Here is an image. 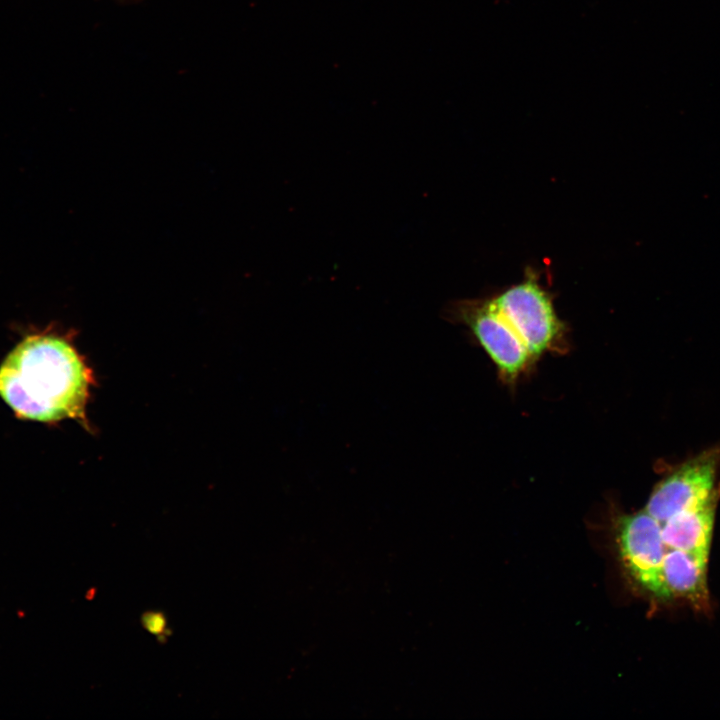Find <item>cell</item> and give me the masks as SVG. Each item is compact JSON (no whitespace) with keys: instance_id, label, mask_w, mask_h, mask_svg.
<instances>
[{"instance_id":"6","label":"cell","mask_w":720,"mask_h":720,"mask_svg":"<svg viewBox=\"0 0 720 720\" xmlns=\"http://www.w3.org/2000/svg\"><path fill=\"white\" fill-rule=\"evenodd\" d=\"M718 496L719 491L705 504L678 513L661 523L662 538L667 549H677L708 559Z\"/></svg>"},{"instance_id":"3","label":"cell","mask_w":720,"mask_h":720,"mask_svg":"<svg viewBox=\"0 0 720 720\" xmlns=\"http://www.w3.org/2000/svg\"><path fill=\"white\" fill-rule=\"evenodd\" d=\"M448 318L466 325L505 381L515 380L533 362L526 346L491 300H462L449 306Z\"/></svg>"},{"instance_id":"5","label":"cell","mask_w":720,"mask_h":720,"mask_svg":"<svg viewBox=\"0 0 720 720\" xmlns=\"http://www.w3.org/2000/svg\"><path fill=\"white\" fill-rule=\"evenodd\" d=\"M617 540L621 559L634 581L658 598H670L662 575L667 548L661 523L645 510L622 516Z\"/></svg>"},{"instance_id":"7","label":"cell","mask_w":720,"mask_h":720,"mask_svg":"<svg viewBox=\"0 0 720 720\" xmlns=\"http://www.w3.org/2000/svg\"><path fill=\"white\" fill-rule=\"evenodd\" d=\"M707 558L667 549L662 566L665 587L670 597H681L699 608L709 601L706 570Z\"/></svg>"},{"instance_id":"1","label":"cell","mask_w":720,"mask_h":720,"mask_svg":"<svg viewBox=\"0 0 720 720\" xmlns=\"http://www.w3.org/2000/svg\"><path fill=\"white\" fill-rule=\"evenodd\" d=\"M91 383L76 349L53 333L27 335L0 365V397L26 420H84Z\"/></svg>"},{"instance_id":"2","label":"cell","mask_w":720,"mask_h":720,"mask_svg":"<svg viewBox=\"0 0 720 720\" xmlns=\"http://www.w3.org/2000/svg\"><path fill=\"white\" fill-rule=\"evenodd\" d=\"M526 346L532 360L555 349L562 325L550 296L534 279H526L490 299Z\"/></svg>"},{"instance_id":"4","label":"cell","mask_w":720,"mask_h":720,"mask_svg":"<svg viewBox=\"0 0 720 720\" xmlns=\"http://www.w3.org/2000/svg\"><path fill=\"white\" fill-rule=\"evenodd\" d=\"M719 463V449H708L682 463L655 486L645 511L663 523L705 504L718 491L714 485Z\"/></svg>"},{"instance_id":"8","label":"cell","mask_w":720,"mask_h":720,"mask_svg":"<svg viewBox=\"0 0 720 720\" xmlns=\"http://www.w3.org/2000/svg\"><path fill=\"white\" fill-rule=\"evenodd\" d=\"M141 621L143 627L159 639H164L168 636V622L166 616L162 612H146L142 615Z\"/></svg>"}]
</instances>
